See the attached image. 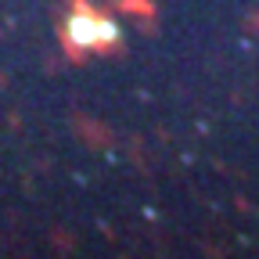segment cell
<instances>
[{"instance_id":"1","label":"cell","mask_w":259,"mask_h":259,"mask_svg":"<svg viewBox=\"0 0 259 259\" xmlns=\"http://www.w3.org/2000/svg\"><path fill=\"white\" fill-rule=\"evenodd\" d=\"M72 36H76V44H94V40H108L112 29L108 25H97L90 18H76L72 22Z\"/></svg>"}]
</instances>
